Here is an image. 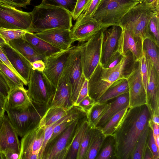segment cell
<instances>
[{
	"label": "cell",
	"instance_id": "cell-1",
	"mask_svg": "<svg viewBox=\"0 0 159 159\" xmlns=\"http://www.w3.org/2000/svg\"><path fill=\"white\" fill-rule=\"evenodd\" d=\"M141 106L132 108L129 107L112 135L115 141L114 152L117 159H132L139 138L148 125L144 126L139 121Z\"/></svg>",
	"mask_w": 159,
	"mask_h": 159
},
{
	"label": "cell",
	"instance_id": "cell-2",
	"mask_svg": "<svg viewBox=\"0 0 159 159\" xmlns=\"http://www.w3.org/2000/svg\"><path fill=\"white\" fill-rule=\"evenodd\" d=\"M136 61L131 52L123 56L114 67L107 68L99 63L88 80V95L96 102L115 82L127 79Z\"/></svg>",
	"mask_w": 159,
	"mask_h": 159
},
{
	"label": "cell",
	"instance_id": "cell-3",
	"mask_svg": "<svg viewBox=\"0 0 159 159\" xmlns=\"http://www.w3.org/2000/svg\"><path fill=\"white\" fill-rule=\"evenodd\" d=\"M28 32L35 33L56 28L70 30L72 17L67 10L61 7L49 5L34 7Z\"/></svg>",
	"mask_w": 159,
	"mask_h": 159
},
{
	"label": "cell",
	"instance_id": "cell-4",
	"mask_svg": "<svg viewBox=\"0 0 159 159\" xmlns=\"http://www.w3.org/2000/svg\"><path fill=\"white\" fill-rule=\"evenodd\" d=\"M159 0L147 4L139 3L130 8L120 19L119 25L130 31L143 42L149 38L148 27L149 21L155 14L159 13Z\"/></svg>",
	"mask_w": 159,
	"mask_h": 159
},
{
	"label": "cell",
	"instance_id": "cell-5",
	"mask_svg": "<svg viewBox=\"0 0 159 159\" xmlns=\"http://www.w3.org/2000/svg\"><path fill=\"white\" fill-rule=\"evenodd\" d=\"M47 109L32 102L27 106L16 108H11L6 104L5 107L9 120L21 137L39 124Z\"/></svg>",
	"mask_w": 159,
	"mask_h": 159
},
{
	"label": "cell",
	"instance_id": "cell-6",
	"mask_svg": "<svg viewBox=\"0 0 159 159\" xmlns=\"http://www.w3.org/2000/svg\"><path fill=\"white\" fill-rule=\"evenodd\" d=\"M139 3L127 0H101L91 17L107 28L119 25L125 14Z\"/></svg>",
	"mask_w": 159,
	"mask_h": 159
},
{
	"label": "cell",
	"instance_id": "cell-7",
	"mask_svg": "<svg viewBox=\"0 0 159 159\" xmlns=\"http://www.w3.org/2000/svg\"><path fill=\"white\" fill-rule=\"evenodd\" d=\"M27 85V93L31 100L41 107L48 108L56 89L43 72L32 69Z\"/></svg>",
	"mask_w": 159,
	"mask_h": 159
},
{
	"label": "cell",
	"instance_id": "cell-8",
	"mask_svg": "<svg viewBox=\"0 0 159 159\" xmlns=\"http://www.w3.org/2000/svg\"><path fill=\"white\" fill-rule=\"evenodd\" d=\"M63 72L69 85L70 99L74 106L79 93L86 79L81 63L80 45L73 46Z\"/></svg>",
	"mask_w": 159,
	"mask_h": 159
},
{
	"label": "cell",
	"instance_id": "cell-9",
	"mask_svg": "<svg viewBox=\"0 0 159 159\" xmlns=\"http://www.w3.org/2000/svg\"><path fill=\"white\" fill-rule=\"evenodd\" d=\"M105 28L102 29L88 41L80 45L83 73L88 80L99 63L103 33Z\"/></svg>",
	"mask_w": 159,
	"mask_h": 159
},
{
	"label": "cell",
	"instance_id": "cell-10",
	"mask_svg": "<svg viewBox=\"0 0 159 159\" xmlns=\"http://www.w3.org/2000/svg\"><path fill=\"white\" fill-rule=\"evenodd\" d=\"M80 119L74 120L61 134L46 146H49V148L45 150L42 159L66 158Z\"/></svg>",
	"mask_w": 159,
	"mask_h": 159
},
{
	"label": "cell",
	"instance_id": "cell-11",
	"mask_svg": "<svg viewBox=\"0 0 159 159\" xmlns=\"http://www.w3.org/2000/svg\"><path fill=\"white\" fill-rule=\"evenodd\" d=\"M45 128L41 119L35 128L22 137L19 159H38L43 142Z\"/></svg>",
	"mask_w": 159,
	"mask_h": 159
},
{
	"label": "cell",
	"instance_id": "cell-12",
	"mask_svg": "<svg viewBox=\"0 0 159 159\" xmlns=\"http://www.w3.org/2000/svg\"><path fill=\"white\" fill-rule=\"evenodd\" d=\"M32 13L0 2V27L27 30L30 26Z\"/></svg>",
	"mask_w": 159,
	"mask_h": 159
},
{
	"label": "cell",
	"instance_id": "cell-13",
	"mask_svg": "<svg viewBox=\"0 0 159 159\" xmlns=\"http://www.w3.org/2000/svg\"><path fill=\"white\" fill-rule=\"evenodd\" d=\"M129 95V108L146 104V91L140 72V61H135L133 69L127 78Z\"/></svg>",
	"mask_w": 159,
	"mask_h": 159
},
{
	"label": "cell",
	"instance_id": "cell-14",
	"mask_svg": "<svg viewBox=\"0 0 159 159\" xmlns=\"http://www.w3.org/2000/svg\"><path fill=\"white\" fill-rule=\"evenodd\" d=\"M73 47L56 52L45 57L43 60L45 64L43 72L56 89Z\"/></svg>",
	"mask_w": 159,
	"mask_h": 159
},
{
	"label": "cell",
	"instance_id": "cell-15",
	"mask_svg": "<svg viewBox=\"0 0 159 159\" xmlns=\"http://www.w3.org/2000/svg\"><path fill=\"white\" fill-rule=\"evenodd\" d=\"M109 27L104 30L101 46L99 64L104 67L117 51L119 40L122 30V28L119 25Z\"/></svg>",
	"mask_w": 159,
	"mask_h": 159
},
{
	"label": "cell",
	"instance_id": "cell-16",
	"mask_svg": "<svg viewBox=\"0 0 159 159\" xmlns=\"http://www.w3.org/2000/svg\"><path fill=\"white\" fill-rule=\"evenodd\" d=\"M146 59L148 73L146 91V105L151 118L154 115H159V72L151 61L146 57Z\"/></svg>",
	"mask_w": 159,
	"mask_h": 159
},
{
	"label": "cell",
	"instance_id": "cell-17",
	"mask_svg": "<svg viewBox=\"0 0 159 159\" xmlns=\"http://www.w3.org/2000/svg\"><path fill=\"white\" fill-rule=\"evenodd\" d=\"M18 136L7 115L4 114L0 131V152L4 154L13 152L20 154L21 146Z\"/></svg>",
	"mask_w": 159,
	"mask_h": 159
},
{
	"label": "cell",
	"instance_id": "cell-18",
	"mask_svg": "<svg viewBox=\"0 0 159 159\" xmlns=\"http://www.w3.org/2000/svg\"><path fill=\"white\" fill-rule=\"evenodd\" d=\"M107 27L90 17L76 21L70 30L71 37L74 42H84L103 28Z\"/></svg>",
	"mask_w": 159,
	"mask_h": 159
},
{
	"label": "cell",
	"instance_id": "cell-19",
	"mask_svg": "<svg viewBox=\"0 0 159 159\" xmlns=\"http://www.w3.org/2000/svg\"><path fill=\"white\" fill-rule=\"evenodd\" d=\"M34 34L61 50L70 48L74 43L70 36V30L56 28Z\"/></svg>",
	"mask_w": 159,
	"mask_h": 159
},
{
	"label": "cell",
	"instance_id": "cell-20",
	"mask_svg": "<svg viewBox=\"0 0 159 159\" xmlns=\"http://www.w3.org/2000/svg\"><path fill=\"white\" fill-rule=\"evenodd\" d=\"M143 41L130 31L122 28L118 44L117 52L122 56L129 52L133 55L136 61H139L143 55Z\"/></svg>",
	"mask_w": 159,
	"mask_h": 159
},
{
	"label": "cell",
	"instance_id": "cell-21",
	"mask_svg": "<svg viewBox=\"0 0 159 159\" xmlns=\"http://www.w3.org/2000/svg\"><path fill=\"white\" fill-rule=\"evenodd\" d=\"M1 48L11 65L27 85L32 69L31 63L9 44L5 43Z\"/></svg>",
	"mask_w": 159,
	"mask_h": 159
},
{
	"label": "cell",
	"instance_id": "cell-22",
	"mask_svg": "<svg viewBox=\"0 0 159 159\" xmlns=\"http://www.w3.org/2000/svg\"><path fill=\"white\" fill-rule=\"evenodd\" d=\"M61 107L71 110V104L69 85L65 75L62 72L51 101L50 107Z\"/></svg>",
	"mask_w": 159,
	"mask_h": 159
},
{
	"label": "cell",
	"instance_id": "cell-23",
	"mask_svg": "<svg viewBox=\"0 0 159 159\" xmlns=\"http://www.w3.org/2000/svg\"><path fill=\"white\" fill-rule=\"evenodd\" d=\"M116 99L109 103V106L102 116L94 128L101 129L115 115L125 108L129 103V92L116 98Z\"/></svg>",
	"mask_w": 159,
	"mask_h": 159
},
{
	"label": "cell",
	"instance_id": "cell-24",
	"mask_svg": "<svg viewBox=\"0 0 159 159\" xmlns=\"http://www.w3.org/2000/svg\"><path fill=\"white\" fill-rule=\"evenodd\" d=\"M22 37L30 43L38 54L44 58L61 51L36 36L34 33L27 32Z\"/></svg>",
	"mask_w": 159,
	"mask_h": 159
},
{
	"label": "cell",
	"instance_id": "cell-25",
	"mask_svg": "<svg viewBox=\"0 0 159 159\" xmlns=\"http://www.w3.org/2000/svg\"><path fill=\"white\" fill-rule=\"evenodd\" d=\"M127 92L129 88L127 79H120L113 83L96 103H106L108 101Z\"/></svg>",
	"mask_w": 159,
	"mask_h": 159
},
{
	"label": "cell",
	"instance_id": "cell-26",
	"mask_svg": "<svg viewBox=\"0 0 159 159\" xmlns=\"http://www.w3.org/2000/svg\"><path fill=\"white\" fill-rule=\"evenodd\" d=\"M9 44L17 50L30 63L44 58L38 54L30 43L23 37L9 41Z\"/></svg>",
	"mask_w": 159,
	"mask_h": 159
},
{
	"label": "cell",
	"instance_id": "cell-27",
	"mask_svg": "<svg viewBox=\"0 0 159 159\" xmlns=\"http://www.w3.org/2000/svg\"><path fill=\"white\" fill-rule=\"evenodd\" d=\"M106 137L101 129L91 128L89 142L84 159L96 158Z\"/></svg>",
	"mask_w": 159,
	"mask_h": 159
},
{
	"label": "cell",
	"instance_id": "cell-28",
	"mask_svg": "<svg viewBox=\"0 0 159 159\" xmlns=\"http://www.w3.org/2000/svg\"><path fill=\"white\" fill-rule=\"evenodd\" d=\"M32 102L24 88H17L9 92L7 97V104L11 108L23 107Z\"/></svg>",
	"mask_w": 159,
	"mask_h": 159
},
{
	"label": "cell",
	"instance_id": "cell-29",
	"mask_svg": "<svg viewBox=\"0 0 159 159\" xmlns=\"http://www.w3.org/2000/svg\"><path fill=\"white\" fill-rule=\"evenodd\" d=\"M89 127L86 117L80 123H79L73 136L70 148L66 159H76L77 152L83 136Z\"/></svg>",
	"mask_w": 159,
	"mask_h": 159
},
{
	"label": "cell",
	"instance_id": "cell-30",
	"mask_svg": "<svg viewBox=\"0 0 159 159\" xmlns=\"http://www.w3.org/2000/svg\"><path fill=\"white\" fill-rule=\"evenodd\" d=\"M159 46L148 38L143 42L142 49L146 57L150 60L157 71L159 72Z\"/></svg>",
	"mask_w": 159,
	"mask_h": 159
},
{
	"label": "cell",
	"instance_id": "cell-31",
	"mask_svg": "<svg viewBox=\"0 0 159 159\" xmlns=\"http://www.w3.org/2000/svg\"><path fill=\"white\" fill-rule=\"evenodd\" d=\"M0 71L7 81L10 90L17 88H23L24 85H27L23 79L1 61Z\"/></svg>",
	"mask_w": 159,
	"mask_h": 159
},
{
	"label": "cell",
	"instance_id": "cell-32",
	"mask_svg": "<svg viewBox=\"0 0 159 159\" xmlns=\"http://www.w3.org/2000/svg\"><path fill=\"white\" fill-rule=\"evenodd\" d=\"M73 108L69 110L61 107H50L45 112L42 120L46 127L68 115Z\"/></svg>",
	"mask_w": 159,
	"mask_h": 159
},
{
	"label": "cell",
	"instance_id": "cell-33",
	"mask_svg": "<svg viewBox=\"0 0 159 159\" xmlns=\"http://www.w3.org/2000/svg\"><path fill=\"white\" fill-rule=\"evenodd\" d=\"M129 107L123 109L114 116L101 129L105 136H112L125 115Z\"/></svg>",
	"mask_w": 159,
	"mask_h": 159
},
{
	"label": "cell",
	"instance_id": "cell-34",
	"mask_svg": "<svg viewBox=\"0 0 159 159\" xmlns=\"http://www.w3.org/2000/svg\"><path fill=\"white\" fill-rule=\"evenodd\" d=\"M109 106V103L98 104L96 103L86 117L89 126L94 128L98 122Z\"/></svg>",
	"mask_w": 159,
	"mask_h": 159
},
{
	"label": "cell",
	"instance_id": "cell-35",
	"mask_svg": "<svg viewBox=\"0 0 159 159\" xmlns=\"http://www.w3.org/2000/svg\"><path fill=\"white\" fill-rule=\"evenodd\" d=\"M149 130L150 128L148 125L146 127L139 138L133 153L132 159H143Z\"/></svg>",
	"mask_w": 159,
	"mask_h": 159
},
{
	"label": "cell",
	"instance_id": "cell-36",
	"mask_svg": "<svg viewBox=\"0 0 159 159\" xmlns=\"http://www.w3.org/2000/svg\"><path fill=\"white\" fill-rule=\"evenodd\" d=\"M27 32L26 30L0 27V37L6 43L9 44L10 41L22 38Z\"/></svg>",
	"mask_w": 159,
	"mask_h": 159
},
{
	"label": "cell",
	"instance_id": "cell-37",
	"mask_svg": "<svg viewBox=\"0 0 159 159\" xmlns=\"http://www.w3.org/2000/svg\"><path fill=\"white\" fill-rule=\"evenodd\" d=\"M149 39L159 46V13H157L151 18L148 25Z\"/></svg>",
	"mask_w": 159,
	"mask_h": 159
},
{
	"label": "cell",
	"instance_id": "cell-38",
	"mask_svg": "<svg viewBox=\"0 0 159 159\" xmlns=\"http://www.w3.org/2000/svg\"><path fill=\"white\" fill-rule=\"evenodd\" d=\"M77 0H42L41 4L49 5L65 9L72 15Z\"/></svg>",
	"mask_w": 159,
	"mask_h": 159
},
{
	"label": "cell",
	"instance_id": "cell-39",
	"mask_svg": "<svg viewBox=\"0 0 159 159\" xmlns=\"http://www.w3.org/2000/svg\"><path fill=\"white\" fill-rule=\"evenodd\" d=\"M91 128L89 126L82 137L76 159H84L90 139Z\"/></svg>",
	"mask_w": 159,
	"mask_h": 159
},
{
	"label": "cell",
	"instance_id": "cell-40",
	"mask_svg": "<svg viewBox=\"0 0 159 159\" xmlns=\"http://www.w3.org/2000/svg\"><path fill=\"white\" fill-rule=\"evenodd\" d=\"M101 0H91L86 9L80 15L76 21L90 17L93 14Z\"/></svg>",
	"mask_w": 159,
	"mask_h": 159
},
{
	"label": "cell",
	"instance_id": "cell-41",
	"mask_svg": "<svg viewBox=\"0 0 159 159\" xmlns=\"http://www.w3.org/2000/svg\"><path fill=\"white\" fill-rule=\"evenodd\" d=\"M143 55L139 60L140 63V72L146 91L148 79V69L146 57L143 51Z\"/></svg>",
	"mask_w": 159,
	"mask_h": 159
},
{
	"label": "cell",
	"instance_id": "cell-42",
	"mask_svg": "<svg viewBox=\"0 0 159 159\" xmlns=\"http://www.w3.org/2000/svg\"><path fill=\"white\" fill-rule=\"evenodd\" d=\"M91 0H77L75 7L72 14V18L76 20L89 4Z\"/></svg>",
	"mask_w": 159,
	"mask_h": 159
},
{
	"label": "cell",
	"instance_id": "cell-43",
	"mask_svg": "<svg viewBox=\"0 0 159 159\" xmlns=\"http://www.w3.org/2000/svg\"><path fill=\"white\" fill-rule=\"evenodd\" d=\"M95 103L94 100L88 95L83 99L76 107H75L79 109L87 114Z\"/></svg>",
	"mask_w": 159,
	"mask_h": 159
},
{
	"label": "cell",
	"instance_id": "cell-44",
	"mask_svg": "<svg viewBox=\"0 0 159 159\" xmlns=\"http://www.w3.org/2000/svg\"><path fill=\"white\" fill-rule=\"evenodd\" d=\"M148 136V142L147 144L152 153L153 159H159V149L156 145L152 131L150 128Z\"/></svg>",
	"mask_w": 159,
	"mask_h": 159
},
{
	"label": "cell",
	"instance_id": "cell-45",
	"mask_svg": "<svg viewBox=\"0 0 159 159\" xmlns=\"http://www.w3.org/2000/svg\"><path fill=\"white\" fill-rule=\"evenodd\" d=\"M30 2L31 0H0V2L18 9L30 5Z\"/></svg>",
	"mask_w": 159,
	"mask_h": 159
},
{
	"label": "cell",
	"instance_id": "cell-46",
	"mask_svg": "<svg viewBox=\"0 0 159 159\" xmlns=\"http://www.w3.org/2000/svg\"><path fill=\"white\" fill-rule=\"evenodd\" d=\"M88 95V80L86 79L79 93L77 99L74 105L76 107L85 97Z\"/></svg>",
	"mask_w": 159,
	"mask_h": 159
},
{
	"label": "cell",
	"instance_id": "cell-47",
	"mask_svg": "<svg viewBox=\"0 0 159 159\" xmlns=\"http://www.w3.org/2000/svg\"><path fill=\"white\" fill-rule=\"evenodd\" d=\"M113 150V147L112 144L109 143L103 149L101 152L96 158L97 159L110 158L111 157Z\"/></svg>",
	"mask_w": 159,
	"mask_h": 159
},
{
	"label": "cell",
	"instance_id": "cell-48",
	"mask_svg": "<svg viewBox=\"0 0 159 159\" xmlns=\"http://www.w3.org/2000/svg\"><path fill=\"white\" fill-rule=\"evenodd\" d=\"M10 90L7 81L0 71V92L7 98Z\"/></svg>",
	"mask_w": 159,
	"mask_h": 159
},
{
	"label": "cell",
	"instance_id": "cell-49",
	"mask_svg": "<svg viewBox=\"0 0 159 159\" xmlns=\"http://www.w3.org/2000/svg\"><path fill=\"white\" fill-rule=\"evenodd\" d=\"M123 56L117 51L111 57L105 68H110L114 67L120 61Z\"/></svg>",
	"mask_w": 159,
	"mask_h": 159
},
{
	"label": "cell",
	"instance_id": "cell-50",
	"mask_svg": "<svg viewBox=\"0 0 159 159\" xmlns=\"http://www.w3.org/2000/svg\"><path fill=\"white\" fill-rule=\"evenodd\" d=\"M0 61L6 65L10 69H11L14 73L18 76L23 79L19 75L17 72L15 70L12 66L11 65L7 57L3 51L1 47L0 46Z\"/></svg>",
	"mask_w": 159,
	"mask_h": 159
},
{
	"label": "cell",
	"instance_id": "cell-51",
	"mask_svg": "<svg viewBox=\"0 0 159 159\" xmlns=\"http://www.w3.org/2000/svg\"><path fill=\"white\" fill-rule=\"evenodd\" d=\"M32 69L39 71L43 72L45 68V64L44 61L41 59L37 60L31 63Z\"/></svg>",
	"mask_w": 159,
	"mask_h": 159
},
{
	"label": "cell",
	"instance_id": "cell-52",
	"mask_svg": "<svg viewBox=\"0 0 159 159\" xmlns=\"http://www.w3.org/2000/svg\"><path fill=\"white\" fill-rule=\"evenodd\" d=\"M7 98L0 92V117H2L5 114V107Z\"/></svg>",
	"mask_w": 159,
	"mask_h": 159
},
{
	"label": "cell",
	"instance_id": "cell-53",
	"mask_svg": "<svg viewBox=\"0 0 159 159\" xmlns=\"http://www.w3.org/2000/svg\"><path fill=\"white\" fill-rule=\"evenodd\" d=\"M148 124L152 131L154 138L159 136V125L153 123L150 119L148 121Z\"/></svg>",
	"mask_w": 159,
	"mask_h": 159
},
{
	"label": "cell",
	"instance_id": "cell-54",
	"mask_svg": "<svg viewBox=\"0 0 159 159\" xmlns=\"http://www.w3.org/2000/svg\"><path fill=\"white\" fill-rule=\"evenodd\" d=\"M143 159H153L152 153L147 143L144 150Z\"/></svg>",
	"mask_w": 159,
	"mask_h": 159
},
{
	"label": "cell",
	"instance_id": "cell-55",
	"mask_svg": "<svg viewBox=\"0 0 159 159\" xmlns=\"http://www.w3.org/2000/svg\"><path fill=\"white\" fill-rule=\"evenodd\" d=\"M6 159H19L20 154L15 152H9L5 154Z\"/></svg>",
	"mask_w": 159,
	"mask_h": 159
},
{
	"label": "cell",
	"instance_id": "cell-56",
	"mask_svg": "<svg viewBox=\"0 0 159 159\" xmlns=\"http://www.w3.org/2000/svg\"><path fill=\"white\" fill-rule=\"evenodd\" d=\"M153 123L159 125V115H153L150 119Z\"/></svg>",
	"mask_w": 159,
	"mask_h": 159
},
{
	"label": "cell",
	"instance_id": "cell-57",
	"mask_svg": "<svg viewBox=\"0 0 159 159\" xmlns=\"http://www.w3.org/2000/svg\"><path fill=\"white\" fill-rule=\"evenodd\" d=\"M154 139L157 148L159 149V136L157 137Z\"/></svg>",
	"mask_w": 159,
	"mask_h": 159
},
{
	"label": "cell",
	"instance_id": "cell-58",
	"mask_svg": "<svg viewBox=\"0 0 159 159\" xmlns=\"http://www.w3.org/2000/svg\"><path fill=\"white\" fill-rule=\"evenodd\" d=\"M156 0H144V2L147 4H150L153 3Z\"/></svg>",
	"mask_w": 159,
	"mask_h": 159
},
{
	"label": "cell",
	"instance_id": "cell-59",
	"mask_svg": "<svg viewBox=\"0 0 159 159\" xmlns=\"http://www.w3.org/2000/svg\"><path fill=\"white\" fill-rule=\"evenodd\" d=\"M129 2H137L139 3L142 2H144V0H127Z\"/></svg>",
	"mask_w": 159,
	"mask_h": 159
},
{
	"label": "cell",
	"instance_id": "cell-60",
	"mask_svg": "<svg viewBox=\"0 0 159 159\" xmlns=\"http://www.w3.org/2000/svg\"><path fill=\"white\" fill-rule=\"evenodd\" d=\"M0 159H6L5 154L0 152Z\"/></svg>",
	"mask_w": 159,
	"mask_h": 159
},
{
	"label": "cell",
	"instance_id": "cell-61",
	"mask_svg": "<svg viewBox=\"0 0 159 159\" xmlns=\"http://www.w3.org/2000/svg\"><path fill=\"white\" fill-rule=\"evenodd\" d=\"M5 43L4 41L0 37V46L1 47Z\"/></svg>",
	"mask_w": 159,
	"mask_h": 159
},
{
	"label": "cell",
	"instance_id": "cell-62",
	"mask_svg": "<svg viewBox=\"0 0 159 159\" xmlns=\"http://www.w3.org/2000/svg\"><path fill=\"white\" fill-rule=\"evenodd\" d=\"M3 122V116L0 117V131L2 127Z\"/></svg>",
	"mask_w": 159,
	"mask_h": 159
}]
</instances>
